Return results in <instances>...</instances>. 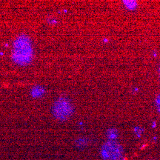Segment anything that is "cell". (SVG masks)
I'll list each match as a JSON object with an SVG mask.
<instances>
[{
	"mask_svg": "<svg viewBox=\"0 0 160 160\" xmlns=\"http://www.w3.org/2000/svg\"><path fill=\"white\" fill-rule=\"evenodd\" d=\"M33 58L32 41L28 36L21 34L13 41L11 59L15 64L20 66L28 65Z\"/></svg>",
	"mask_w": 160,
	"mask_h": 160,
	"instance_id": "6da1fadb",
	"label": "cell"
},
{
	"mask_svg": "<svg viewBox=\"0 0 160 160\" xmlns=\"http://www.w3.org/2000/svg\"><path fill=\"white\" fill-rule=\"evenodd\" d=\"M53 117L58 121L65 122L69 119L74 113V106L68 98L60 97L56 100L51 108Z\"/></svg>",
	"mask_w": 160,
	"mask_h": 160,
	"instance_id": "7a4b0ae2",
	"label": "cell"
},
{
	"mask_svg": "<svg viewBox=\"0 0 160 160\" xmlns=\"http://www.w3.org/2000/svg\"><path fill=\"white\" fill-rule=\"evenodd\" d=\"M101 156L104 160H122V147L116 141H108L102 146Z\"/></svg>",
	"mask_w": 160,
	"mask_h": 160,
	"instance_id": "3957f363",
	"label": "cell"
},
{
	"mask_svg": "<svg viewBox=\"0 0 160 160\" xmlns=\"http://www.w3.org/2000/svg\"><path fill=\"white\" fill-rule=\"evenodd\" d=\"M45 93V89L42 85H34L31 90V97L34 99L42 97Z\"/></svg>",
	"mask_w": 160,
	"mask_h": 160,
	"instance_id": "277c9868",
	"label": "cell"
},
{
	"mask_svg": "<svg viewBox=\"0 0 160 160\" xmlns=\"http://www.w3.org/2000/svg\"><path fill=\"white\" fill-rule=\"evenodd\" d=\"M118 135H119V133L116 128H109L106 132V136L109 141H116Z\"/></svg>",
	"mask_w": 160,
	"mask_h": 160,
	"instance_id": "5b68a950",
	"label": "cell"
},
{
	"mask_svg": "<svg viewBox=\"0 0 160 160\" xmlns=\"http://www.w3.org/2000/svg\"><path fill=\"white\" fill-rule=\"evenodd\" d=\"M125 7L130 11H133L137 8L138 4L136 1H123Z\"/></svg>",
	"mask_w": 160,
	"mask_h": 160,
	"instance_id": "8992f818",
	"label": "cell"
},
{
	"mask_svg": "<svg viewBox=\"0 0 160 160\" xmlns=\"http://www.w3.org/2000/svg\"><path fill=\"white\" fill-rule=\"evenodd\" d=\"M88 140L85 139V138H79L76 141V145L79 148L85 147V146L88 145Z\"/></svg>",
	"mask_w": 160,
	"mask_h": 160,
	"instance_id": "52a82bcc",
	"label": "cell"
},
{
	"mask_svg": "<svg viewBox=\"0 0 160 160\" xmlns=\"http://www.w3.org/2000/svg\"><path fill=\"white\" fill-rule=\"evenodd\" d=\"M133 131H134V133L138 137H141V135L142 134L143 129L142 128H140V127H135V128H134V130H133Z\"/></svg>",
	"mask_w": 160,
	"mask_h": 160,
	"instance_id": "ba28073f",
	"label": "cell"
},
{
	"mask_svg": "<svg viewBox=\"0 0 160 160\" xmlns=\"http://www.w3.org/2000/svg\"><path fill=\"white\" fill-rule=\"evenodd\" d=\"M156 105H157L158 111L160 112V94L158 96V97L157 98V100H156Z\"/></svg>",
	"mask_w": 160,
	"mask_h": 160,
	"instance_id": "9c48e42d",
	"label": "cell"
},
{
	"mask_svg": "<svg viewBox=\"0 0 160 160\" xmlns=\"http://www.w3.org/2000/svg\"><path fill=\"white\" fill-rule=\"evenodd\" d=\"M48 22H50V23H52V24L56 23V19H48Z\"/></svg>",
	"mask_w": 160,
	"mask_h": 160,
	"instance_id": "30bf717a",
	"label": "cell"
},
{
	"mask_svg": "<svg viewBox=\"0 0 160 160\" xmlns=\"http://www.w3.org/2000/svg\"><path fill=\"white\" fill-rule=\"evenodd\" d=\"M159 74H160V69H159Z\"/></svg>",
	"mask_w": 160,
	"mask_h": 160,
	"instance_id": "8fae6325",
	"label": "cell"
}]
</instances>
